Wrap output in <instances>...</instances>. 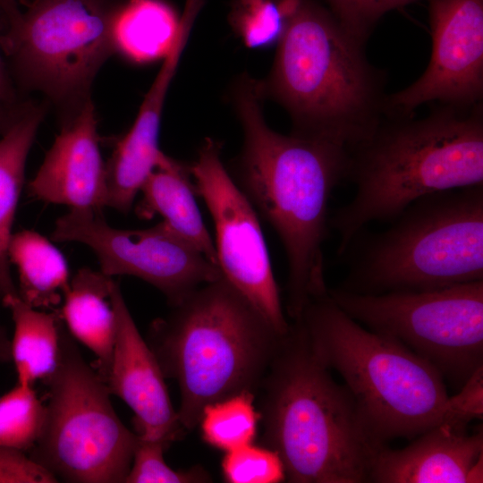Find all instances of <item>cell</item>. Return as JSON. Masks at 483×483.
<instances>
[{
	"mask_svg": "<svg viewBox=\"0 0 483 483\" xmlns=\"http://www.w3.org/2000/svg\"><path fill=\"white\" fill-rule=\"evenodd\" d=\"M55 482V476L23 452L0 446V483Z\"/></svg>",
	"mask_w": 483,
	"mask_h": 483,
	"instance_id": "cell-30",
	"label": "cell"
},
{
	"mask_svg": "<svg viewBox=\"0 0 483 483\" xmlns=\"http://www.w3.org/2000/svg\"><path fill=\"white\" fill-rule=\"evenodd\" d=\"M298 322L317 357L343 378L374 441L413 439L449 421L440 371L399 341L349 317L328 293L311 301Z\"/></svg>",
	"mask_w": 483,
	"mask_h": 483,
	"instance_id": "cell-6",
	"label": "cell"
},
{
	"mask_svg": "<svg viewBox=\"0 0 483 483\" xmlns=\"http://www.w3.org/2000/svg\"><path fill=\"white\" fill-rule=\"evenodd\" d=\"M283 335L222 276L154 320L146 341L165 377L178 384V417L192 430L206 405L257 394Z\"/></svg>",
	"mask_w": 483,
	"mask_h": 483,
	"instance_id": "cell-5",
	"label": "cell"
},
{
	"mask_svg": "<svg viewBox=\"0 0 483 483\" xmlns=\"http://www.w3.org/2000/svg\"><path fill=\"white\" fill-rule=\"evenodd\" d=\"M354 38L362 44L389 12L419 0H318Z\"/></svg>",
	"mask_w": 483,
	"mask_h": 483,
	"instance_id": "cell-29",
	"label": "cell"
},
{
	"mask_svg": "<svg viewBox=\"0 0 483 483\" xmlns=\"http://www.w3.org/2000/svg\"><path fill=\"white\" fill-rule=\"evenodd\" d=\"M255 398L242 392L206 405L198 425L203 440L225 453L254 443L260 422Z\"/></svg>",
	"mask_w": 483,
	"mask_h": 483,
	"instance_id": "cell-24",
	"label": "cell"
},
{
	"mask_svg": "<svg viewBox=\"0 0 483 483\" xmlns=\"http://www.w3.org/2000/svg\"><path fill=\"white\" fill-rule=\"evenodd\" d=\"M136 214L142 218L160 216L170 228L218 267L215 242L196 202L190 165L171 158L155 169L143 183Z\"/></svg>",
	"mask_w": 483,
	"mask_h": 483,
	"instance_id": "cell-18",
	"label": "cell"
},
{
	"mask_svg": "<svg viewBox=\"0 0 483 483\" xmlns=\"http://www.w3.org/2000/svg\"><path fill=\"white\" fill-rule=\"evenodd\" d=\"M46 406L32 386L17 385L0 397V446L30 452L45 420Z\"/></svg>",
	"mask_w": 483,
	"mask_h": 483,
	"instance_id": "cell-25",
	"label": "cell"
},
{
	"mask_svg": "<svg viewBox=\"0 0 483 483\" xmlns=\"http://www.w3.org/2000/svg\"><path fill=\"white\" fill-rule=\"evenodd\" d=\"M169 447L159 441L139 438L125 483H196L209 482L210 476L200 467L174 470L165 461Z\"/></svg>",
	"mask_w": 483,
	"mask_h": 483,
	"instance_id": "cell-28",
	"label": "cell"
},
{
	"mask_svg": "<svg viewBox=\"0 0 483 483\" xmlns=\"http://www.w3.org/2000/svg\"><path fill=\"white\" fill-rule=\"evenodd\" d=\"M180 23L181 15L165 0H121L113 22L114 51L138 64L164 60Z\"/></svg>",
	"mask_w": 483,
	"mask_h": 483,
	"instance_id": "cell-21",
	"label": "cell"
},
{
	"mask_svg": "<svg viewBox=\"0 0 483 483\" xmlns=\"http://www.w3.org/2000/svg\"><path fill=\"white\" fill-rule=\"evenodd\" d=\"M432 51L424 72L388 94L386 114H412L430 103H483V0H428Z\"/></svg>",
	"mask_w": 483,
	"mask_h": 483,
	"instance_id": "cell-13",
	"label": "cell"
},
{
	"mask_svg": "<svg viewBox=\"0 0 483 483\" xmlns=\"http://www.w3.org/2000/svg\"><path fill=\"white\" fill-rule=\"evenodd\" d=\"M7 254L18 270L21 299L35 309L59 310L71 282L62 252L41 234L22 230L12 234Z\"/></svg>",
	"mask_w": 483,
	"mask_h": 483,
	"instance_id": "cell-22",
	"label": "cell"
},
{
	"mask_svg": "<svg viewBox=\"0 0 483 483\" xmlns=\"http://www.w3.org/2000/svg\"><path fill=\"white\" fill-rule=\"evenodd\" d=\"M232 98L243 142L230 174L284 246L286 311L295 321L311 301L328 293L323 255L328 203L334 189L346 179L349 152L328 141L271 129L258 80L248 74L236 80Z\"/></svg>",
	"mask_w": 483,
	"mask_h": 483,
	"instance_id": "cell-1",
	"label": "cell"
},
{
	"mask_svg": "<svg viewBox=\"0 0 483 483\" xmlns=\"http://www.w3.org/2000/svg\"><path fill=\"white\" fill-rule=\"evenodd\" d=\"M228 483H279L286 480L279 454L254 443L226 452L221 463Z\"/></svg>",
	"mask_w": 483,
	"mask_h": 483,
	"instance_id": "cell-27",
	"label": "cell"
},
{
	"mask_svg": "<svg viewBox=\"0 0 483 483\" xmlns=\"http://www.w3.org/2000/svg\"><path fill=\"white\" fill-rule=\"evenodd\" d=\"M17 109H13L10 103L0 101V132L3 133L13 120Z\"/></svg>",
	"mask_w": 483,
	"mask_h": 483,
	"instance_id": "cell-34",
	"label": "cell"
},
{
	"mask_svg": "<svg viewBox=\"0 0 483 483\" xmlns=\"http://www.w3.org/2000/svg\"><path fill=\"white\" fill-rule=\"evenodd\" d=\"M42 381L46 415L30 457L66 482H124L139 436L120 420L107 384L64 326L56 366Z\"/></svg>",
	"mask_w": 483,
	"mask_h": 483,
	"instance_id": "cell-8",
	"label": "cell"
},
{
	"mask_svg": "<svg viewBox=\"0 0 483 483\" xmlns=\"http://www.w3.org/2000/svg\"><path fill=\"white\" fill-rule=\"evenodd\" d=\"M44 109L33 104L18 108L0 139V292L2 298L18 294L7 248L22 189L26 160L44 117ZM19 295V294H18Z\"/></svg>",
	"mask_w": 483,
	"mask_h": 483,
	"instance_id": "cell-20",
	"label": "cell"
},
{
	"mask_svg": "<svg viewBox=\"0 0 483 483\" xmlns=\"http://www.w3.org/2000/svg\"><path fill=\"white\" fill-rule=\"evenodd\" d=\"M286 23L261 97L288 113L292 134L350 152L386 114V72L318 0H289Z\"/></svg>",
	"mask_w": 483,
	"mask_h": 483,
	"instance_id": "cell-3",
	"label": "cell"
},
{
	"mask_svg": "<svg viewBox=\"0 0 483 483\" xmlns=\"http://www.w3.org/2000/svg\"><path fill=\"white\" fill-rule=\"evenodd\" d=\"M13 99V87L0 54V101L12 104Z\"/></svg>",
	"mask_w": 483,
	"mask_h": 483,
	"instance_id": "cell-32",
	"label": "cell"
},
{
	"mask_svg": "<svg viewBox=\"0 0 483 483\" xmlns=\"http://www.w3.org/2000/svg\"><path fill=\"white\" fill-rule=\"evenodd\" d=\"M222 142L206 138L190 165L197 195L212 217L217 262L223 276L281 335L284 316L259 216L222 161Z\"/></svg>",
	"mask_w": 483,
	"mask_h": 483,
	"instance_id": "cell-11",
	"label": "cell"
},
{
	"mask_svg": "<svg viewBox=\"0 0 483 483\" xmlns=\"http://www.w3.org/2000/svg\"><path fill=\"white\" fill-rule=\"evenodd\" d=\"M390 223L351 242L338 289L382 294L483 280V185L426 195Z\"/></svg>",
	"mask_w": 483,
	"mask_h": 483,
	"instance_id": "cell-7",
	"label": "cell"
},
{
	"mask_svg": "<svg viewBox=\"0 0 483 483\" xmlns=\"http://www.w3.org/2000/svg\"><path fill=\"white\" fill-rule=\"evenodd\" d=\"M328 295L349 317L390 336L461 388L483 368V280L434 290Z\"/></svg>",
	"mask_w": 483,
	"mask_h": 483,
	"instance_id": "cell-10",
	"label": "cell"
},
{
	"mask_svg": "<svg viewBox=\"0 0 483 483\" xmlns=\"http://www.w3.org/2000/svg\"><path fill=\"white\" fill-rule=\"evenodd\" d=\"M121 0H29L0 46L22 83L75 113L115 53L113 22Z\"/></svg>",
	"mask_w": 483,
	"mask_h": 483,
	"instance_id": "cell-9",
	"label": "cell"
},
{
	"mask_svg": "<svg viewBox=\"0 0 483 483\" xmlns=\"http://www.w3.org/2000/svg\"><path fill=\"white\" fill-rule=\"evenodd\" d=\"M423 116L386 114L349 152V202L329 218L338 256L374 222H392L415 200L435 192L483 185V103H433Z\"/></svg>",
	"mask_w": 483,
	"mask_h": 483,
	"instance_id": "cell-2",
	"label": "cell"
},
{
	"mask_svg": "<svg viewBox=\"0 0 483 483\" xmlns=\"http://www.w3.org/2000/svg\"><path fill=\"white\" fill-rule=\"evenodd\" d=\"M229 21L245 47L265 49L278 44L286 15L279 0H233Z\"/></svg>",
	"mask_w": 483,
	"mask_h": 483,
	"instance_id": "cell-26",
	"label": "cell"
},
{
	"mask_svg": "<svg viewBox=\"0 0 483 483\" xmlns=\"http://www.w3.org/2000/svg\"><path fill=\"white\" fill-rule=\"evenodd\" d=\"M30 196L70 209L107 207L106 171L90 98L68 115L42 165L28 183Z\"/></svg>",
	"mask_w": 483,
	"mask_h": 483,
	"instance_id": "cell-15",
	"label": "cell"
},
{
	"mask_svg": "<svg viewBox=\"0 0 483 483\" xmlns=\"http://www.w3.org/2000/svg\"><path fill=\"white\" fill-rule=\"evenodd\" d=\"M0 11L8 23L13 21L21 13L18 0H0Z\"/></svg>",
	"mask_w": 483,
	"mask_h": 483,
	"instance_id": "cell-33",
	"label": "cell"
},
{
	"mask_svg": "<svg viewBox=\"0 0 483 483\" xmlns=\"http://www.w3.org/2000/svg\"><path fill=\"white\" fill-rule=\"evenodd\" d=\"M91 209H70L52 233L57 242L86 244L108 275L139 277L157 288L170 306L223 276L220 268L165 222L144 229H118Z\"/></svg>",
	"mask_w": 483,
	"mask_h": 483,
	"instance_id": "cell-12",
	"label": "cell"
},
{
	"mask_svg": "<svg viewBox=\"0 0 483 483\" xmlns=\"http://www.w3.org/2000/svg\"><path fill=\"white\" fill-rule=\"evenodd\" d=\"M11 311L14 323L11 341V360H13L17 383L33 386L55 369L60 348L63 319L59 310L40 311L21 299L18 294L2 298Z\"/></svg>",
	"mask_w": 483,
	"mask_h": 483,
	"instance_id": "cell-23",
	"label": "cell"
},
{
	"mask_svg": "<svg viewBox=\"0 0 483 483\" xmlns=\"http://www.w3.org/2000/svg\"><path fill=\"white\" fill-rule=\"evenodd\" d=\"M110 301L116 331L107 386L111 394L120 397L133 411L139 438L170 445L184 428L169 397L165 377L154 352L139 333L114 280Z\"/></svg>",
	"mask_w": 483,
	"mask_h": 483,
	"instance_id": "cell-14",
	"label": "cell"
},
{
	"mask_svg": "<svg viewBox=\"0 0 483 483\" xmlns=\"http://www.w3.org/2000/svg\"><path fill=\"white\" fill-rule=\"evenodd\" d=\"M203 5V0H186L176 40L163 60L134 123L117 141L106 163L108 193L115 202L131 203L148 175L169 159V156L159 148L163 108L191 29Z\"/></svg>",
	"mask_w": 483,
	"mask_h": 483,
	"instance_id": "cell-16",
	"label": "cell"
},
{
	"mask_svg": "<svg viewBox=\"0 0 483 483\" xmlns=\"http://www.w3.org/2000/svg\"><path fill=\"white\" fill-rule=\"evenodd\" d=\"M330 371L292 322L257 391L264 445L279 454L289 482H368L385 446L374 441L351 393Z\"/></svg>",
	"mask_w": 483,
	"mask_h": 483,
	"instance_id": "cell-4",
	"label": "cell"
},
{
	"mask_svg": "<svg viewBox=\"0 0 483 483\" xmlns=\"http://www.w3.org/2000/svg\"><path fill=\"white\" fill-rule=\"evenodd\" d=\"M0 298H2L0 292ZM11 360V341L9 340L4 328L0 325V361L8 362Z\"/></svg>",
	"mask_w": 483,
	"mask_h": 483,
	"instance_id": "cell-35",
	"label": "cell"
},
{
	"mask_svg": "<svg viewBox=\"0 0 483 483\" xmlns=\"http://www.w3.org/2000/svg\"><path fill=\"white\" fill-rule=\"evenodd\" d=\"M373 483H481L483 430L440 423L401 449L382 447L370 468Z\"/></svg>",
	"mask_w": 483,
	"mask_h": 483,
	"instance_id": "cell-17",
	"label": "cell"
},
{
	"mask_svg": "<svg viewBox=\"0 0 483 483\" xmlns=\"http://www.w3.org/2000/svg\"><path fill=\"white\" fill-rule=\"evenodd\" d=\"M449 420L467 426L483 414V368L478 369L460 388L457 394L449 397Z\"/></svg>",
	"mask_w": 483,
	"mask_h": 483,
	"instance_id": "cell-31",
	"label": "cell"
},
{
	"mask_svg": "<svg viewBox=\"0 0 483 483\" xmlns=\"http://www.w3.org/2000/svg\"><path fill=\"white\" fill-rule=\"evenodd\" d=\"M112 283V276L101 271L81 268L71 280L60 309L70 334L94 353L93 368L106 383L116 331Z\"/></svg>",
	"mask_w": 483,
	"mask_h": 483,
	"instance_id": "cell-19",
	"label": "cell"
}]
</instances>
